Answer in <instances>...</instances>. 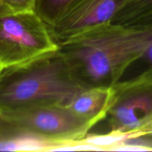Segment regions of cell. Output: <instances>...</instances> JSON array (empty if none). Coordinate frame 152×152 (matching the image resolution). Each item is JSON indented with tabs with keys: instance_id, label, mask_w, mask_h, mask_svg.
I'll return each mask as SVG.
<instances>
[{
	"instance_id": "obj_9",
	"label": "cell",
	"mask_w": 152,
	"mask_h": 152,
	"mask_svg": "<svg viewBox=\"0 0 152 152\" xmlns=\"http://www.w3.org/2000/svg\"><path fill=\"white\" fill-rule=\"evenodd\" d=\"M81 0H35L34 11L48 25L54 23Z\"/></svg>"
},
{
	"instance_id": "obj_13",
	"label": "cell",
	"mask_w": 152,
	"mask_h": 152,
	"mask_svg": "<svg viewBox=\"0 0 152 152\" xmlns=\"http://www.w3.org/2000/svg\"><path fill=\"white\" fill-rule=\"evenodd\" d=\"M14 13V12H13L10 7H7L5 4L0 3V16L10 14V13Z\"/></svg>"
},
{
	"instance_id": "obj_10",
	"label": "cell",
	"mask_w": 152,
	"mask_h": 152,
	"mask_svg": "<svg viewBox=\"0 0 152 152\" xmlns=\"http://www.w3.org/2000/svg\"><path fill=\"white\" fill-rule=\"evenodd\" d=\"M152 11V0H126L112 20L116 25H129Z\"/></svg>"
},
{
	"instance_id": "obj_4",
	"label": "cell",
	"mask_w": 152,
	"mask_h": 152,
	"mask_svg": "<svg viewBox=\"0 0 152 152\" xmlns=\"http://www.w3.org/2000/svg\"><path fill=\"white\" fill-rule=\"evenodd\" d=\"M112 103L106 118L109 133L127 138L140 134L152 123V68L113 86Z\"/></svg>"
},
{
	"instance_id": "obj_11",
	"label": "cell",
	"mask_w": 152,
	"mask_h": 152,
	"mask_svg": "<svg viewBox=\"0 0 152 152\" xmlns=\"http://www.w3.org/2000/svg\"><path fill=\"white\" fill-rule=\"evenodd\" d=\"M0 3L7 5L14 13L34 10L35 0H0Z\"/></svg>"
},
{
	"instance_id": "obj_14",
	"label": "cell",
	"mask_w": 152,
	"mask_h": 152,
	"mask_svg": "<svg viewBox=\"0 0 152 152\" xmlns=\"http://www.w3.org/2000/svg\"><path fill=\"white\" fill-rule=\"evenodd\" d=\"M147 134H152V123H150L148 126H146V127L140 133L139 135ZM139 135H138V136H139Z\"/></svg>"
},
{
	"instance_id": "obj_3",
	"label": "cell",
	"mask_w": 152,
	"mask_h": 152,
	"mask_svg": "<svg viewBox=\"0 0 152 152\" xmlns=\"http://www.w3.org/2000/svg\"><path fill=\"white\" fill-rule=\"evenodd\" d=\"M59 46L34 10L0 16V70L20 65Z\"/></svg>"
},
{
	"instance_id": "obj_6",
	"label": "cell",
	"mask_w": 152,
	"mask_h": 152,
	"mask_svg": "<svg viewBox=\"0 0 152 152\" xmlns=\"http://www.w3.org/2000/svg\"><path fill=\"white\" fill-rule=\"evenodd\" d=\"M126 0H81L48 25L58 45L93 28L112 22Z\"/></svg>"
},
{
	"instance_id": "obj_12",
	"label": "cell",
	"mask_w": 152,
	"mask_h": 152,
	"mask_svg": "<svg viewBox=\"0 0 152 152\" xmlns=\"http://www.w3.org/2000/svg\"><path fill=\"white\" fill-rule=\"evenodd\" d=\"M129 25H152V11L144 15Z\"/></svg>"
},
{
	"instance_id": "obj_2",
	"label": "cell",
	"mask_w": 152,
	"mask_h": 152,
	"mask_svg": "<svg viewBox=\"0 0 152 152\" xmlns=\"http://www.w3.org/2000/svg\"><path fill=\"white\" fill-rule=\"evenodd\" d=\"M84 89L57 50L0 70V114L42 105H67Z\"/></svg>"
},
{
	"instance_id": "obj_8",
	"label": "cell",
	"mask_w": 152,
	"mask_h": 152,
	"mask_svg": "<svg viewBox=\"0 0 152 152\" xmlns=\"http://www.w3.org/2000/svg\"><path fill=\"white\" fill-rule=\"evenodd\" d=\"M48 142L0 114V151H45Z\"/></svg>"
},
{
	"instance_id": "obj_7",
	"label": "cell",
	"mask_w": 152,
	"mask_h": 152,
	"mask_svg": "<svg viewBox=\"0 0 152 152\" xmlns=\"http://www.w3.org/2000/svg\"><path fill=\"white\" fill-rule=\"evenodd\" d=\"M113 95V86L84 88L74 96L67 108L76 117L94 127L106 118Z\"/></svg>"
},
{
	"instance_id": "obj_1",
	"label": "cell",
	"mask_w": 152,
	"mask_h": 152,
	"mask_svg": "<svg viewBox=\"0 0 152 152\" xmlns=\"http://www.w3.org/2000/svg\"><path fill=\"white\" fill-rule=\"evenodd\" d=\"M151 37L152 25L111 22L59 46L71 74L82 87H111L133 62L142 59Z\"/></svg>"
},
{
	"instance_id": "obj_5",
	"label": "cell",
	"mask_w": 152,
	"mask_h": 152,
	"mask_svg": "<svg viewBox=\"0 0 152 152\" xmlns=\"http://www.w3.org/2000/svg\"><path fill=\"white\" fill-rule=\"evenodd\" d=\"M1 115L40 137L59 144V151L84 140L92 128L62 105H36Z\"/></svg>"
}]
</instances>
